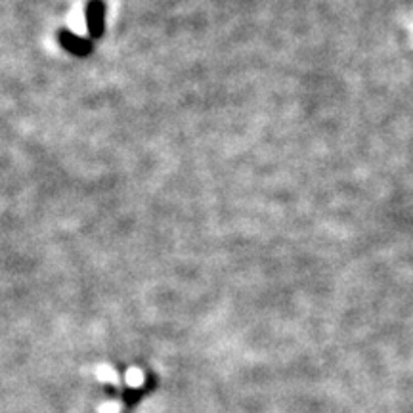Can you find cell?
I'll list each match as a JSON object with an SVG mask.
<instances>
[{"instance_id": "6da1fadb", "label": "cell", "mask_w": 413, "mask_h": 413, "mask_svg": "<svg viewBox=\"0 0 413 413\" xmlns=\"http://www.w3.org/2000/svg\"><path fill=\"white\" fill-rule=\"evenodd\" d=\"M86 23L92 37H100L103 31V6L100 0H92L86 10Z\"/></svg>"}, {"instance_id": "7a4b0ae2", "label": "cell", "mask_w": 413, "mask_h": 413, "mask_svg": "<svg viewBox=\"0 0 413 413\" xmlns=\"http://www.w3.org/2000/svg\"><path fill=\"white\" fill-rule=\"evenodd\" d=\"M60 40H62V45H64L65 50H69L71 54H77V55H86L92 48L88 40L77 37V35H73V33H67V31L60 33Z\"/></svg>"}, {"instance_id": "3957f363", "label": "cell", "mask_w": 413, "mask_h": 413, "mask_svg": "<svg viewBox=\"0 0 413 413\" xmlns=\"http://www.w3.org/2000/svg\"><path fill=\"white\" fill-rule=\"evenodd\" d=\"M96 377L100 379L101 383H110V385L117 386V388L123 386L119 373H117L111 366H98V369H96Z\"/></svg>"}, {"instance_id": "277c9868", "label": "cell", "mask_w": 413, "mask_h": 413, "mask_svg": "<svg viewBox=\"0 0 413 413\" xmlns=\"http://www.w3.org/2000/svg\"><path fill=\"white\" fill-rule=\"evenodd\" d=\"M125 383L132 386V388H140V386L144 385V373L138 367H130L129 371H127V375H125Z\"/></svg>"}, {"instance_id": "5b68a950", "label": "cell", "mask_w": 413, "mask_h": 413, "mask_svg": "<svg viewBox=\"0 0 413 413\" xmlns=\"http://www.w3.org/2000/svg\"><path fill=\"white\" fill-rule=\"evenodd\" d=\"M121 410H123V404L121 402H105V404H101L100 408H98V413H121Z\"/></svg>"}]
</instances>
